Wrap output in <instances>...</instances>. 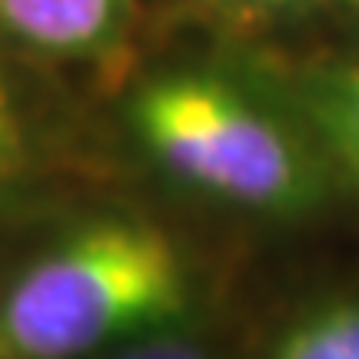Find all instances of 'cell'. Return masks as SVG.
<instances>
[{
	"instance_id": "cell-7",
	"label": "cell",
	"mask_w": 359,
	"mask_h": 359,
	"mask_svg": "<svg viewBox=\"0 0 359 359\" xmlns=\"http://www.w3.org/2000/svg\"><path fill=\"white\" fill-rule=\"evenodd\" d=\"M13 143H17L13 120H11V110H7V100L0 93V177L7 173V167H11V160H13Z\"/></svg>"
},
{
	"instance_id": "cell-1",
	"label": "cell",
	"mask_w": 359,
	"mask_h": 359,
	"mask_svg": "<svg viewBox=\"0 0 359 359\" xmlns=\"http://www.w3.org/2000/svg\"><path fill=\"white\" fill-rule=\"evenodd\" d=\"M187 273L167 233L97 223L40 257L0 299V359H77L173 320Z\"/></svg>"
},
{
	"instance_id": "cell-4",
	"label": "cell",
	"mask_w": 359,
	"mask_h": 359,
	"mask_svg": "<svg viewBox=\"0 0 359 359\" xmlns=\"http://www.w3.org/2000/svg\"><path fill=\"white\" fill-rule=\"evenodd\" d=\"M116 0H0V20L40 47H83L110 27Z\"/></svg>"
},
{
	"instance_id": "cell-6",
	"label": "cell",
	"mask_w": 359,
	"mask_h": 359,
	"mask_svg": "<svg viewBox=\"0 0 359 359\" xmlns=\"http://www.w3.org/2000/svg\"><path fill=\"white\" fill-rule=\"evenodd\" d=\"M116 359H203V356H200V349L183 346V343H150V346H140Z\"/></svg>"
},
{
	"instance_id": "cell-5",
	"label": "cell",
	"mask_w": 359,
	"mask_h": 359,
	"mask_svg": "<svg viewBox=\"0 0 359 359\" xmlns=\"http://www.w3.org/2000/svg\"><path fill=\"white\" fill-rule=\"evenodd\" d=\"M269 359H359V299H336L296 320Z\"/></svg>"
},
{
	"instance_id": "cell-3",
	"label": "cell",
	"mask_w": 359,
	"mask_h": 359,
	"mask_svg": "<svg viewBox=\"0 0 359 359\" xmlns=\"http://www.w3.org/2000/svg\"><path fill=\"white\" fill-rule=\"evenodd\" d=\"M296 100L323 154L359 187V60L306 70L296 83Z\"/></svg>"
},
{
	"instance_id": "cell-8",
	"label": "cell",
	"mask_w": 359,
	"mask_h": 359,
	"mask_svg": "<svg viewBox=\"0 0 359 359\" xmlns=\"http://www.w3.org/2000/svg\"><path fill=\"white\" fill-rule=\"evenodd\" d=\"M263 4H276V7H293V4H309V0H263Z\"/></svg>"
},
{
	"instance_id": "cell-2",
	"label": "cell",
	"mask_w": 359,
	"mask_h": 359,
	"mask_svg": "<svg viewBox=\"0 0 359 359\" xmlns=\"http://www.w3.org/2000/svg\"><path fill=\"white\" fill-rule=\"evenodd\" d=\"M133 123L173 173L230 203L296 213L323 193L309 143L219 80H156L133 103Z\"/></svg>"
}]
</instances>
